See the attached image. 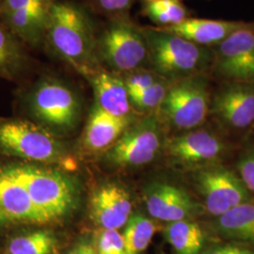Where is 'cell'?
I'll return each instance as SVG.
<instances>
[{
    "label": "cell",
    "instance_id": "1",
    "mask_svg": "<svg viewBox=\"0 0 254 254\" xmlns=\"http://www.w3.org/2000/svg\"><path fill=\"white\" fill-rule=\"evenodd\" d=\"M97 39L91 18L78 5L54 0L46 40L56 54L89 77L100 68Z\"/></svg>",
    "mask_w": 254,
    "mask_h": 254
},
{
    "label": "cell",
    "instance_id": "2",
    "mask_svg": "<svg viewBox=\"0 0 254 254\" xmlns=\"http://www.w3.org/2000/svg\"><path fill=\"white\" fill-rule=\"evenodd\" d=\"M9 167L23 183L48 225L60 223L76 209L79 191L72 177L32 164H9Z\"/></svg>",
    "mask_w": 254,
    "mask_h": 254
},
{
    "label": "cell",
    "instance_id": "3",
    "mask_svg": "<svg viewBox=\"0 0 254 254\" xmlns=\"http://www.w3.org/2000/svg\"><path fill=\"white\" fill-rule=\"evenodd\" d=\"M154 73L166 78L184 79L213 65L214 52L161 27H142Z\"/></svg>",
    "mask_w": 254,
    "mask_h": 254
},
{
    "label": "cell",
    "instance_id": "4",
    "mask_svg": "<svg viewBox=\"0 0 254 254\" xmlns=\"http://www.w3.org/2000/svg\"><path fill=\"white\" fill-rule=\"evenodd\" d=\"M100 62L111 69L131 73L149 61V48L142 27L128 19L115 18L101 32L97 39Z\"/></svg>",
    "mask_w": 254,
    "mask_h": 254
},
{
    "label": "cell",
    "instance_id": "5",
    "mask_svg": "<svg viewBox=\"0 0 254 254\" xmlns=\"http://www.w3.org/2000/svg\"><path fill=\"white\" fill-rule=\"evenodd\" d=\"M0 151L40 163L59 161L64 154L51 133L24 120L0 121Z\"/></svg>",
    "mask_w": 254,
    "mask_h": 254
},
{
    "label": "cell",
    "instance_id": "6",
    "mask_svg": "<svg viewBox=\"0 0 254 254\" xmlns=\"http://www.w3.org/2000/svg\"><path fill=\"white\" fill-rule=\"evenodd\" d=\"M161 110L164 116L175 127L192 129L201 125L209 111L207 81L194 75L171 86Z\"/></svg>",
    "mask_w": 254,
    "mask_h": 254
},
{
    "label": "cell",
    "instance_id": "7",
    "mask_svg": "<svg viewBox=\"0 0 254 254\" xmlns=\"http://www.w3.org/2000/svg\"><path fill=\"white\" fill-rule=\"evenodd\" d=\"M29 107L38 120L59 129L73 128L79 117L80 104L68 86L54 78L40 82L30 95Z\"/></svg>",
    "mask_w": 254,
    "mask_h": 254
},
{
    "label": "cell",
    "instance_id": "8",
    "mask_svg": "<svg viewBox=\"0 0 254 254\" xmlns=\"http://www.w3.org/2000/svg\"><path fill=\"white\" fill-rule=\"evenodd\" d=\"M213 67L227 82L254 83V22L215 46Z\"/></svg>",
    "mask_w": 254,
    "mask_h": 254
},
{
    "label": "cell",
    "instance_id": "9",
    "mask_svg": "<svg viewBox=\"0 0 254 254\" xmlns=\"http://www.w3.org/2000/svg\"><path fill=\"white\" fill-rule=\"evenodd\" d=\"M54 0H1L2 22L23 44L38 46L46 40Z\"/></svg>",
    "mask_w": 254,
    "mask_h": 254
},
{
    "label": "cell",
    "instance_id": "10",
    "mask_svg": "<svg viewBox=\"0 0 254 254\" xmlns=\"http://www.w3.org/2000/svg\"><path fill=\"white\" fill-rule=\"evenodd\" d=\"M197 182L206 210L214 218L252 200V194L240 177L226 168L218 166L202 170L198 173Z\"/></svg>",
    "mask_w": 254,
    "mask_h": 254
},
{
    "label": "cell",
    "instance_id": "11",
    "mask_svg": "<svg viewBox=\"0 0 254 254\" xmlns=\"http://www.w3.org/2000/svg\"><path fill=\"white\" fill-rule=\"evenodd\" d=\"M161 146L157 120L148 117L127 128L109 150V160L124 167H138L154 160Z\"/></svg>",
    "mask_w": 254,
    "mask_h": 254
},
{
    "label": "cell",
    "instance_id": "12",
    "mask_svg": "<svg viewBox=\"0 0 254 254\" xmlns=\"http://www.w3.org/2000/svg\"><path fill=\"white\" fill-rule=\"evenodd\" d=\"M48 225L23 185L9 169L0 167V227Z\"/></svg>",
    "mask_w": 254,
    "mask_h": 254
},
{
    "label": "cell",
    "instance_id": "13",
    "mask_svg": "<svg viewBox=\"0 0 254 254\" xmlns=\"http://www.w3.org/2000/svg\"><path fill=\"white\" fill-rule=\"evenodd\" d=\"M213 111L232 129L254 127V83L227 82L214 97Z\"/></svg>",
    "mask_w": 254,
    "mask_h": 254
},
{
    "label": "cell",
    "instance_id": "14",
    "mask_svg": "<svg viewBox=\"0 0 254 254\" xmlns=\"http://www.w3.org/2000/svg\"><path fill=\"white\" fill-rule=\"evenodd\" d=\"M132 209L128 192L111 183L96 189L90 201L91 220L102 229L125 227L132 216Z\"/></svg>",
    "mask_w": 254,
    "mask_h": 254
},
{
    "label": "cell",
    "instance_id": "15",
    "mask_svg": "<svg viewBox=\"0 0 254 254\" xmlns=\"http://www.w3.org/2000/svg\"><path fill=\"white\" fill-rule=\"evenodd\" d=\"M146 207L152 218L167 223L190 219L197 205L180 188L166 183L150 186L145 193Z\"/></svg>",
    "mask_w": 254,
    "mask_h": 254
},
{
    "label": "cell",
    "instance_id": "16",
    "mask_svg": "<svg viewBox=\"0 0 254 254\" xmlns=\"http://www.w3.org/2000/svg\"><path fill=\"white\" fill-rule=\"evenodd\" d=\"M168 152L182 163H207L217 160L223 154L224 144L214 134L198 130L172 139Z\"/></svg>",
    "mask_w": 254,
    "mask_h": 254
},
{
    "label": "cell",
    "instance_id": "17",
    "mask_svg": "<svg viewBox=\"0 0 254 254\" xmlns=\"http://www.w3.org/2000/svg\"><path fill=\"white\" fill-rule=\"evenodd\" d=\"M249 22L212 19L188 18L181 24L161 27L199 46H217Z\"/></svg>",
    "mask_w": 254,
    "mask_h": 254
},
{
    "label": "cell",
    "instance_id": "18",
    "mask_svg": "<svg viewBox=\"0 0 254 254\" xmlns=\"http://www.w3.org/2000/svg\"><path fill=\"white\" fill-rule=\"evenodd\" d=\"M96 103L101 109L119 118H130L131 101L125 80L99 68L89 76Z\"/></svg>",
    "mask_w": 254,
    "mask_h": 254
},
{
    "label": "cell",
    "instance_id": "19",
    "mask_svg": "<svg viewBox=\"0 0 254 254\" xmlns=\"http://www.w3.org/2000/svg\"><path fill=\"white\" fill-rule=\"evenodd\" d=\"M210 228L226 241L254 246V201H246L215 218Z\"/></svg>",
    "mask_w": 254,
    "mask_h": 254
},
{
    "label": "cell",
    "instance_id": "20",
    "mask_svg": "<svg viewBox=\"0 0 254 254\" xmlns=\"http://www.w3.org/2000/svg\"><path fill=\"white\" fill-rule=\"evenodd\" d=\"M130 118H119L95 104L85 129L84 143L91 151H101L115 143L127 130Z\"/></svg>",
    "mask_w": 254,
    "mask_h": 254
},
{
    "label": "cell",
    "instance_id": "21",
    "mask_svg": "<svg viewBox=\"0 0 254 254\" xmlns=\"http://www.w3.org/2000/svg\"><path fill=\"white\" fill-rule=\"evenodd\" d=\"M163 235L176 254H201L204 251L203 231L190 219L168 223Z\"/></svg>",
    "mask_w": 254,
    "mask_h": 254
},
{
    "label": "cell",
    "instance_id": "22",
    "mask_svg": "<svg viewBox=\"0 0 254 254\" xmlns=\"http://www.w3.org/2000/svg\"><path fill=\"white\" fill-rule=\"evenodd\" d=\"M27 63V51L23 43L0 22V75L14 76Z\"/></svg>",
    "mask_w": 254,
    "mask_h": 254
},
{
    "label": "cell",
    "instance_id": "23",
    "mask_svg": "<svg viewBox=\"0 0 254 254\" xmlns=\"http://www.w3.org/2000/svg\"><path fill=\"white\" fill-rule=\"evenodd\" d=\"M156 228L154 222L140 214H134L123 233L125 254H142L152 243Z\"/></svg>",
    "mask_w": 254,
    "mask_h": 254
},
{
    "label": "cell",
    "instance_id": "24",
    "mask_svg": "<svg viewBox=\"0 0 254 254\" xmlns=\"http://www.w3.org/2000/svg\"><path fill=\"white\" fill-rule=\"evenodd\" d=\"M57 243L51 231L37 230L13 237L8 246V254H52Z\"/></svg>",
    "mask_w": 254,
    "mask_h": 254
},
{
    "label": "cell",
    "instance_id": "25",
    "mask_svg": "<svg viewBox=\"0 0 254 254\" xmlns=\"http://www.w3.org/2000/svg\"><path fill=\"white\" fill-rule=\"evenodd\" d=\"M143 13L160 27H172L189 18V10L181 0H154L148 2Z\"/></svg>",
    "mask_w": 254,
    "mask_h": 254
},
{
    "label": "cell",
    "instance_id": "26",
    "mask_svg": "<svg viewBox=\"0 0 254 254\" xmlns=\"http://www.w3.org/2000/svg\"><path fill=\"white\" fill-rule=\"evenodd\" d=\"M169 89L170 87L167 86L166 81L158 79L144 91L130 95L129 97L131 105L132 107H135L136 109L142 111H149L156 108H160Z\"/></svg>",
    "mask_w": 254,
    "mask_h": 254
},
{
    "label": "cell",
    "instance_id": "27",
    "mask_svg": "<svg viewBox=\"0 0 254 254\" xmlns=\"http://www.w3.org/2000/svg\"><path fill=\"white\" fill-rule=\"evenodd\" d=\"M97 254H125V241L119 230L100 228L94 238Z\"/></svg>",
    "mask_w": 254,
    "mask_h": 254
},
{
    "label": "cell",
    "instance_id": "28",
    "mask_svg": "<svg viewBox=\"0 0 254 254\" xmlns=\"http://www.w3.org/2000/svg\"><path fill=\"white\" fill-rule=\"evenodd\" d=\"M154 72H150L146 70H136L134 72L128 73L125 79L127 91L130 95L136 94L140 91H144L154 83L158 80Z\"/></svg>",
    "mask_w": 254,
    "mask_h": 254
},
{
    "label": "cell",
    "instance_id": "29",
    "mask_svg": "<svg viewBox=\"0 0 254 254\" xmlns=\"http://www.w3.org/2000/svg\"><path fill=\"white\" fill-rule=\"evenodd\" d=\"M238 176L244 183L247 190L254 195V147L247 150L237 163Z\"/></svg>",
    "mask_w": 254,
    "mask_h": 254
},
{
    "label": "cell",
    "instance_id": "30",
    "mask_svg": "<svg viewBox=\"0 0 254 254\" xmlns=\"http://www.w3.org/2000/svg\"><path fill=\"white\" fill-rule=\"evenodd\" d=\"M201 254H254V247L227 241L210 246Z\"/></svg>",
    "mask_w": 254,
    "mask_h": 254
},
{
    "label": "cell",
    "instance_id": "31",
    "mask_svg": "<svg viewBox=\"0 0 254 254\" xmlns=\"http://www.w3.org/2000/svg\"><path fill=\"white\" fill-rule=\"evenodd\" d=\"M98 9L110 14H120L131 7L133 0H94Z\"/></svg>",
    "mask_w": 254,
    "mask_h": 254
},
{
    "label": "cell",
    "instance_id": "32",
    "mask_svg": "<svg viewBox=\"0 0 254 254\" xmlns=\"http://www.w3.org/2000/svg\"><path fill=\"white\" fill-rule=\"evenodd\" d=\"M67 254H97L93 243L88 240L77 242Z\"/></svg>",
    "mask_w": 254,
    "mask_h": 254
},
{
    "label": "cell",
    "instance_id": "33",
    "mask_svg": "<svg viewBox=\"0 0 254 254\" xmlns=\"http://www.w3.org/2000/svg\"><path fill=\"white\" fill-rule=\"evenodd\" d=\"M146 1H148V2H152V1H154V0H146Z\"/></svg>",
    "mask_w": 254,
    "mask_h": 254
},
{
    "label": "cell",
    "instance_id": "34",
    "mask_svg": "<svg viewBox=\"0 0 254 254\" xmlns=\"http://www.w3.org/2000/svg\"><path fill=\"white\" fill-rule=\"evenodd\" d=\"M0 2H1V0H0Z\"/></svg>",
    "mask_w": 254,
    "mask_h": 254
}]
</instances>
